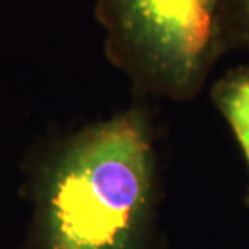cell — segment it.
I'll list each match as a JSON object with an SVG mask.
<instances>
[{
    "label": "cell",
    "mask_w": 249,
    "mask_h": 249,
    "mask_svg": "<svg viewBox=\"0 0 249 249\" xmlns=\"http://www.w3.org/2000/svg\"><path fill=\"white\" fill-rule=\"evenodd\" d=\"M162 177L149 112L134 106L57 146L37 194V249H159Z\"/></svg>",
    "instance_id": "6da1fadb"
},
{
    "label": "cell",
    "mask_w": 249,
    "mask_h": 249,
    "mask_svg": "<svg viewBox=\"0 0 249 249\" xmlns=\"http://www.w3.org/2000/svg\"><path fill=\"white\" fill-rule=\"evenodd\" d=\"M108 58L139 91L183 102L222 53L218 0H99Z\"/></svg>",
    "instance_id": "7a4b0ae2"
},
{
    "label": "cell",
    "mask_w": 249,
    "mask_h": 249,
    "mask_svg": "<svg viewBox=\"0 0 249 249\" xmlns=\"http://www.w3.org/2000/svg\"><path fill=\"white\" fill-rule=\"evenodd\" d=\"M213 107L228 124L246 165L248 185L243 201L249 209V68L228 71L211 89Z\"/></svg>",
    "instance_id": "3957f363"
},
{
    "label": "cell",
    "mask_w": 249,
    "mask_h": 249,
    "mask_svg": "<svg viewBox=\"0 0 249 249\" xmlns=\"http://www.w3.org/2000/svg\"><path fill=\"white\" fill-rule=\"evenodd\" d=\"M223 0H220V3ZM225 7L231 10L236 23L241 26V34L249 42V0H225Z\"/></svg>",
    "instance_id": "277c9868"
}]
</instances>
